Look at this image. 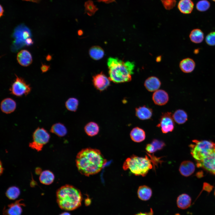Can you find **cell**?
I'll use <instances>...</instances> for the list:
<instances>
[{
    "label": "cell",
    "instance_id": "cell-1",
    "mask_svg": "<svg viewBox=\"0 0 215 215\" xmlns=\"http://www.w3.org/2000/svg\"><path fill=\"white\" fill-rule=\"evenodd\" d=\"M76 166L82 174L89 176L98 173L106 160L99 150L91 148L83 149L77 154Z\"/></svg>",
    "mask_w": 215,
    "mask_h": 215
},
{
    "label": "cell",
    "instance_id": "cell-2",
    "mask_svg": "<svg viewBox=\"0 0 215 215\" xmlns=\"http://www.w3.org/2000/svg\"><path fill=\"white\" fill-rule=\"evenodd\" d=\"M107 64L109 69V78L115 83L131 81L135 67L133 62H124L117 58H109Z\"/></svg>",
    "mask_w": 215,
    "mask_h": 215
},
{
    "label": "cell",
    "instance_id": "cell-3",
    "mask_svg": "<svg viewBox=\"0 0 215 215\" xmlns=\"http://www.w3.org/2000/svg\"><path fill=\"white\" fill-rule=\"evenodd\" d=\"M56 196L59 207L67 211H72L79 207L82 199L79 190L69 185H66L59 188L56 192Z\"/></svg>",
    "mask_w": 215,
    "mask_h": 215
},
{
    "label": "cell",
    "instance_id": "cell-4",
    "mask_svg": "<svg viewBox=\"0 0 215 215\" xmlns=\"http://www.w3.org/2000/svg\"><path fill=\"white\" fill-rule=\"evenodd\" d=\"M122 168L125 171L129 170L136 176L144 177L153 168V165L150 159L147 156L142 157L133 155L126 159Z\"/></svg>",
    "mask_w": 215,
    "mask_h": 215
},
{
    "label": "cell",
    "instance_id": "cell-5",
    "mask_svg": "<svg viewBox=\"0 0 215 215\" xmlns=\"http://www.w3.org/2000/svg\"><path fill=\"white\" fill-rule=\"evenodd\" d=\"M189 145L191 153L196 162L200 161L215 148V143L211 141L196 139Z\"/></svg>",
    "mask_w": 215,
    "mask_h": 215
},
{
    "label": "cell",
    "instance_id": "cell-6",
    "mask_svg": "<svg viewBox=\"0 0 215 215\" xmlns=\"http://www.w3.org/2000/svg\"><path fill=\"white\" fill-rule=\"evenodd\" d=\"M50 137V134L43 128H37L33 135V141L29 146L38 151L41 150L43 146L48 143Z\"/></svg>",
    "mask_w": 215,
    "mask_h": 215
},
{
    "label": "cell",
    "instance_id": "cell-7",
    "mask_svg": "<svg viewBox=\"0 0 215 215\" xmlns=\"http://www.w3.org/2000/svg\"><path fill=\"white\" fill-rule=\"evenodd\" d=\"M13 36L14 38L13 48L16 50L25 45V41L27 39L30 38L31 33L27 27L24 24H21L15 29Z\"/></svg>",
    "mask_w": 215,
    "mask_h": 215
},
{
    "label": "cell",
    "instance_id": "cell-8",
    "mask_svg": "<svg viewBox=\"0 0 215 215\" xmlns=\"http://www.w3.org/2000/svg\"><path fill=\"white\" fill-rule=\"evenodd\" d=\"M16 78L10 89L11 93L17 96L28 95L31 90L29 84L22 78L16 75Z\"/></svg>",
    "mask_w": 215,
    "mask_h": 215
},
{
    "label": "cell",
    "instance_id": "cell-9",
    "mask_svg": "<svg viewBox=\"0 0 215 215\" xmlns=\"http://www.w3.org/2000/svg\"><path fill=\"white\" fill-rule=\"evenodd\" d=\"M196 165L197 167L215 175V148L203 159L197 162Z\"/></svg>",
    "mask_w": 215,
    "mask_h": 215
},
{
    "label": "cell",
    "instance_id": "cell-10",
    "mask_svg": "<svg viewBox=\"0 0 215 215\" xmlns=\"http://www.w3.org/2000/svg\"><path fill=\"white\" fill-rule=\"evenodd\" d=\"M172 115L171 113L167 112L163 113L161 116L157 126L161 128L163 133H166L173 130L175 125Z\"/></svg>",
    "mask_w": 215,
    "mask_h": 215
},
{
    "label": "cell",
    "instance_id": "cell-11",
    "mask_svg": "<svg viewBox=\"0 0 215 215\" xmlns=\"http://www.w3.org/2000/svg\"><path fill=\"white\" fill-rule=\"evenodd\" d=\"M92 82L94 87L102 91L106 90L110 85V80L102 72L93 77Z\"/></svg>",
    "mask_w": 215,
    "mask_h": 215
},
{
    "label": "cell",
    "instance_id": "cell-12",
    "mask_svg": "<svg viewBox=\"0 0 215 215\" xmlns=\"http://www.w3.org/2000/svg\"><path fill=\"white\" fill-rule=\"evenodd\" d=\"M22 201V199L18 200L5 207L3 211V214L4 215H21L22 207L25 205Z\"/></svg>",
    "mask_w": 215,
    "mask_h": 215
},
{
    "label": "cell",
    "instance_id": "cell-13",
    "mask_svg": "<svg viewBox=\"0 0 215 215\" xmlns=\"http://www.w3.org/2000/svg\"><path fill=\"white\" fill-rule=\"evenodd\" d=\"M152 99L154 103L158 105H165L169 100L168 93L165 90H158L155 91L153 94Z\"/></svg>",
    "mask_w": 215,
    "mask_h": 215
},
{
    "label": "cell",
    "instance_id": "cell-14",
    "mask_svg": "<svg viewBox=\"0 0 215 215\" xmlns=\"http://www.w3.org/2000/svg\"><path fill=\"white\" fill-rule=\"evenodd\" d=\"M195 170L194 164L189 160H185L182 162L179 168L180 173L185 177L190 176L194 172Z\"/></svg>",
    "mask_w": 215,
    "mask_h": 215
},
{
    "label": "cell",
    "instance_id": "cell-15",
    "mask_svg": "<svg viewBox=\"0 0 215 215\" xmlns=\"http://www.w3.org/2000/svg\"><path fill=\"white\" fill-rule=\"evenodd\" d=\"M16 106L15 101L10 98L3 99L0 104L1 110L6 114H9L14 112L16 109Z\"/></svg>",
    "mask_w": 215,
    "mask_h": 215
},
{
    "label": "cell",
    "instance_id": "cell-16",
    "mask_svg": "<svg viewBox=\"0 0 215 215\" xmlns=\"http://www.w3.org/2000/svg\"><path fill=\"white\" fill-rule=\"evenodd\" d=\"M17 59L20 64L24 67L29 65L32 62L31 54L25 50H22L18 53Z\"/></svg>",
    "mask_w": 215,
    "mask_h": 215
},
{
    "label": "cell",
    "instance_id": "cell-17",
    "mask_svg": "<svg viewBox=\"0 0 215 215\" xmlns=\"http://www.w3.org/2000/svg\"><path fill=\"white\" fill-rule=\"evenodd\" d=\"M144 85L148 90L152 92L155 91L159 89L161 86V82L158 78L152 76L145 80Z\"/></svg>",
    "mask_w": 215,
    "mask_h": 215
},
{
    "label": "cell",
    "instance_id": "cell-18",
    "mask_svg": "<svg viewBox=\"0 0 215 215\" xmlns=\"http://www.w3.org/2000/svg\"><path fill=\"white\" fill-rule=\"evenodd\" d=\"M195 63L191 58H187L183 59L179 63L180 68L182 72L185 73L192 72L195 67Z\"/></svg>",
    "mask_w": 215,
    "mask_h": 215
},
{
    "label": "cell",
    "instance_id": "cell-19",
    "mask_svg": "<svg viewBox=\"0 0 215 215\" xmlns=\"http://www.w3.org/2000/svg\"><path fill=\"white\" fill-rule=\"evenodd\" d=\"M136 115L139 119L142 120L148 119L152 115V110L145 106L139 107L135 109Z\"/></svg>",
    "mask_w": 215,
    "mask_h": 215
},
{
    "label": "cell",
    "instance_id": "cell-20",
    "mask_svg": "<svg viewBox=\"0 0 215 215\" xmlns=\"http://www.w3.org/2000/svg\"><path fill=\"white\" fill-rule=\"evenodd\" d=\"M130 136L132 140L134 142H140L145 139V133L142 129L138 127H136L131 131Z\"/></svg>",
    "mask_w": 215,
    "mask_h": 215
},
{
    "label": "cell",
    "instance_id": "cell-21",
    "mask_svg": "<svg viewBox=\"0 0 215 215\" xmlns=\"http://www.w3.org/2000/svg\"><path fill=\"white\" fill-rule=\"evenodd\" d=\"M194 5L192 0H180L178 4V8L181 13L189 14L192 11Z\"/></svg>",
    "mask_w": 215,
    "mask_h": 215
},
{
    "label": "cell",
    "instance_id": "cell-22",
    "mask_svg": "<svg viewBox=\"0 0 215 215\" xmlns=\"http://www.w3.org/2000/svg\"><path fill=\"white\" fill-rule=\"evenodd\" d=\"M176 203L179 208L182 209H186L191 205V199L188 194H183L178 197Z\"/></svg>",
    "mask_w": 215,
    "mask_h": 215
},
{
    "label": "cell",
    "instance_id": "cell-23",
    "mask_svg": "<svg viewBox=\"0 0 215 215\" xmlns=\"http://www.w3.org/2000/svg\"><path fill=\"white\" fill-rule=\"evenodd\" d=\"M137 193L139 199L142 200L147 201L151 197L152 191L149 187L146 185H143L139 187Z\"/></svg>",
    "mask_w": 215,
    "mask_h": 215
},
{
    "label": "cell",
    "instance_id": "cell-24",
    "mask_svg": "<svg viewBox=\"0 0 215 215\" xmlns=\"http://www.w3.org/2000/svg\"><path fill=\"white\" fill-rule=\"evenodd\" d=\"M55 176L52 172L49 170H46L42 172L39 177V180L42 184L49 185L54 181Z\"/></svg>",
    "mask_w": 215,
    "mask_h": 215
},
{
    "label": "cell",
    "instance_id": "cell-25",
    "mask_svg": "<svg viewBox=\"0 0 215 215\" xmlns=\"http://www.w3.org/2000/svg\"><path fill=\"white\" fill-rule=\"evenodd\" d=\"M189 37L192 42L196 44H199L201 43L203 41L204 34L200 29H194L191 32Z\"/></svg>",
    "mask_w": 215,
    "mask_h": 215
},
{
    "label": "cell",
    "instance_id": "cell-26",
    "mask_svg": "<svg viewBox=\"0 0 215 215\" xmlns=\"http://www.w3.org/2000/svg\"><path fill=\"white\" fill-rule=\"evenodd\" d=\"M84 130L86 134L90 136H93L97 135L99 132V127L96 122H91L85 126Z\"/></svg>",
    "mask_w": 215,
    "mask_h": 215
},
{
    "label": "cell",
    "instance_id": "cell-27",
    "mask_svg": "<svg viewBox=\"0 0 215 215\" xmlns=\"http://www.w3.org/2000/svg\"><path fill=\"white\" fill-rule=\"evenodd\" d=\"M50 132L59 137H63L67 134V130L63 124L57 123L52 125L50 128Z\"/></svg>",
    "mask_w": 215,
    "mask_h": 215
},
{
    "label": "cell",
    "instance_id": "cell-28",
    "mask_svg": "<svg viewBox=\"0 0 215 215\" xmlns=\"http://www.w3.org/2000/svg\"><path fill=\"white\" fill-rule=\"evenodd\" d=\"M89 52L91 58L95 60H99L102 58L104 55L103 50L98 46H94L91 47Z\"/></svg>",
    "mask_w": 215,
    "mask_h": 215
},
{
    "label": "cell",
    "instance_id": "cell-29",
    "mask_svg": "<svg viewBox=\"0 0 215 215\" xmlns=\"http://www.w3.org/2000/svg\"><path fill=\"white\" fill-rule=\"evenodd\" d=\"M172 116L174 121L179 124H183L188 120L187 114L182 110L179 109L176 110Z\"/></svg>",
    "mask_w": 215,
    "mask_h": 215
},
{
    "label": "cell",
    "instance_id": "cell-30",
    "mask_svg": "<svg viewBox=\"0 0 215 215\" xmlns=\"http://www.w3.org/2000/svg\"><path fill=\"white\" fill-rule=\"evenodd\" d=\"M79 102L76 98L71 97L69 98L66 102L65 106L66 108L69 110L75 112L78 107Z\"/></svg>",
    "mask_w": 215,
    "mask_h": 215
},
{
    "label": "cell",
    "instance_id": "cell-31",
    "mask_svg": "<svg viewBox=\"0 0 215 215\" xmlns=\"http://www.w3.org/2000/svg\"><path fill=\"white\" fill-rule=\"evenodd\" d=\"M19 188L15 186L9 187L6 192V195L10 199L14 200L17 198L20 194Z\"/></svg>",
    "mask_w": 215,
    "mask_h": 215
},
{
    "label": "cell",
    "instance_id": "cell-32",
    "mask_svg": "<svg viewBox=\"0 0 215 215\" xmlns=\"http://www.w3.org/2000/svg\"><path fill=\"white\" fill-rule=\"evenodd\" d=\"M210 4L207 0H201L196 4V8L200 12H204L207 10L210 7Z\"/></svg>",
    "mask_w": 215,
    "mask_h": 215
},
{
    "label": "cell",
    "instance_id": "cell-33",
    "mask_svg": "<svg viewBox=\"0 0 215 215\" xmlns=\"http://www.w3.org/2000/svg\"><path fill=\"white\" fill-rule=\"evenodd\" d=\"M207 44L210 46L215 45V31H212L207 34L205 38Z\"/></svg>",
    "mask_w": 215,
    "mask_h": 215
},
{
    "label": "cell",
    "instance_id": "cell-34",
    "mask_svg": "<svg viewBox=\"0 0 215 215\" xmlns=\"http://www.w3.org/2000/svg\"><path fill=\"white\" fill-rule=\"evenodd\" d=\"M151 143L154 146L156 152L162 150L165 146L164 142L157 139H153Z\"/></svg>",
    "mask_w": 215,
    "mask_h": 215
},
{
    "label": "cell",
    "instance_id": "cell-35",
    "mask_svg": "<svg viewBox=\"0 0 215 215\" xmlns=\"http://www.w3.org/2000/svg\"><path fill=\"white\" fill-rule=\"evenodd\" d=\"M165 8L170 10L174 7L176 4V0H161Z\"/></svg>",
    "mask_w": 215,
    "mask_h": 215
},
{
    "label": "cell",
    "instance_id": "cell-36",
    "mask_svg": "<svg viewBox=\"0 0 215 215\" xmlns=\"http://www.w3.org/2000/svg\"><path fill=\"white\" fill-rule=\"evenodd\" d=\"M85 8L87 13L91 15L93 14L96 10L95 6L91 1H88L86 3Z\"/></svg>",
    "mask_w": 215,
    "mask_h": 215
},
{
    "label": "cell",
    "instance_id": "cell-37",
    "mask_svg": "<svg viewBox=\"0 0 215 215\" xmlns=\"http://www.w3.org/2000/svg\"><path fill=\"white\" fill-rule=\"evenodd\" d=\"M148 155L150 157L151 162L153 163V168L155 169V166L157 167L158 164H161L163 162L162 161L160 160L161 158L158 157L154 156L153 154L152 155L147 153Z\"/></svg>",
    "mask_w": 215,
    "mask_h": 215
},
{
    "label": "cell",
    "instance_id": "cell-38",
    "mask_svg": "<svg viewBox=\"0 0 215 215\" xmlns=\"http://www.w3.org/2000/svg\"><path fill=\"white\" fill-rule=\"evenodd\" d=\"M145 150L149 153H153L156 152L154 146L151 143L148 144L146 145Z\"/></svg>",
    "mask_w": 215,
    "mask_h": 215
},
{
    "label": "cell",
    "instance_id": "cell-39",
    "mask_svg": "<svg viewBox=\"0 0 215 215\" xmlns=\"http://www.w3.org/2000/svg\"><path fill=\"white\" fill-rule=\"evenodd\" d=\"M50 68V65H47L42 64L41 67V70L42 73L47 72Z\"/></svg>",
    "mask_w": 215,
    "mask_h": 215
},
{
    "label": "cell",
    "instance_id": "cell-40",
    "mask_svg": "<svg viewBox=\"0 0 215 215\" xmlns=\"http://www.w3.org/2000/svg\"><path fill=\"white\" fill-rule=\"evenodd\" d=\"M33 43V40L30 38L27 39L25 41V45L27 46H29L32 45Z\"/></svg>",
    "mask_w": 215,
    "mask_h": 215
},
{
    "label": "cell",
    "instance_id": "cell-41",
    "mask_svg": "<svg viewBox=\"0 0 215 215\" xmlns=\"http://www.w3.org/2000/svg\"><path fill=\"white\" fill-rule=\"evenodd\" d=\"M153 211L152 208H150V211L148 212L138 213L135 215H153Z\"/></svg>",
    "mask_w": 215,
    "mask_h": 215
},
{
    "label": "cell",
    "instance_id": "cell-42",
    "mask_svg": "<svg viewBox=\"0 0 215 215\" xmlns=\"http://www.w3.org/2000/svg\"><path fill=\"white\" fill-rule=\"evenodd\" d=\"M115 0H98L100 1H102L106 3L111 2L114 1Z\"/></svg>",
    "mask_w": 215,
    "mask_h": 215
},
{
    "label": "cell",
    "instance_id": "cell-43",
    "mask_svg": "<svg viewBox=\"0 0 215 215\" xmlns=\"http://www.w3.org/2000/svg\"><path fill=\"white\" fill-rule=\"evenodd\" d=\"M3 13H4V9H3V7L1 5V6H0V16L1 17L3 15Z\"/></svg>",
    "mask_w": 215,
    "mask_h": 215
},
{
    "label": "cell",
    "instance_id": "cell-44",
    "mask_svg": "<svg viewBox=\"0 0 215 215\" xmlns=\"http://www.w3.org/2000/svg\"><path fill=\"white\" fill-rule=\"evenodd\" d=\"M52 59V56L50 55H48L46 57V59L47 61H50Z\"/></svg>",
    "mask_w": 215,
    "mask_h": 215
},
{
    "label": "cell",
    "instance_id": "cell-45",
    "mask_svg": "<svg viewBox=\"0 0 215 215\" xmlns=\"http://www.w3.org/2000/svg\"><path fill=\"white\" fill-rule=\"evenodd\" d=\"M90 200L89 199H86L85 201V204L87 205H90Z\"/></svg>",
    "mask_w": 215,
    "mask_h": 215
},
{
    "label": "cell",
    "instance_id": "cell-46",
    "mask_svg": "<svg viewBox=\"0 0 215 215\" xmlns=\"http://www.w3.org/2000/svg\"><path fill=\"white\" fill-rule=\"evenodd\" d=\"M3 168L1 164V162H0V174L1 175L3 171Z\"/></svg>",
    "mask_w": 215,
    "mask_h": 215
},
{
    "label": "cell",
    "instance_id": "cell-47",
    "mask_svg": "<svg viewBox=\"0 0 215 215\" xmlns=\"http://www.w3.org/2000/svg\"><path fill=\"white\" fill-rule=\"evenodd\" d=\"M59 215H71V214L68 212H64L62 213Z\"/></svg>",
    "mask_w": 215,
    "mask_h": 215
},
{
    "label": "cell",
    "instance_id": "cell-48",
    "mask_svg": "<svg viewBox=\"0 0 215 215\" xmlns=\"http://www.w3.org/2000/svg\"><path fill=\"white\" fill-rule=\"evenodd\" d=\"M26 1H31V2H36L39 0H24Z\"/></svg>",
    "mask_w": 215,
    "mask_h": 215
},
{
    "label": "cell",
    "instance_id": "cell-49",
    "mask_svg": "<svg viewBox=\"0 0 215 215\" xmlns=\"http://www.w3.org/2000/svg\"><path fill=\"white\" fill-rule=\"evenodd\" d=\"M214 195H215V191H214Z\"/></svg>",
    "mask_w": 215,
    "mask_h": 215
},
{
    "label": "cell",
    "instance_id": "cell-50",
    "mask_svg": "<svg viewBox=\"0 0 215 215\" xmlns=\"http://www.w3.org/2000/svg\"><path fill=\"white\" fill-rule=\"evenodd\" d=\"M212 0V1H215V0Z\"/></svg>",
    "mask_w": 215,
    "mask_h": 215
}]
</instances>
